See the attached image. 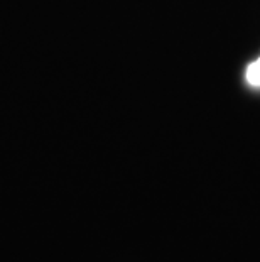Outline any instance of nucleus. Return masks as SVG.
I'll return each mask as SVG.
<instances>
[{
  "instance_id": "nucleus-1",
  "label": "nucleus",
  "mask_w": 260,
  "mask_h": 262,
  "mask_svg": "<svg viewBox=\"0 0 260 262\" xmlns=\"http://www.w3.org/2000/svg\"><path fill=\"white\" fill-rule=\"evenodd\" d=\"M245 78L252 86H260V58L257 61H253L252 64H248V68L245 71Z\"/></svg>"
}]
</instances>
